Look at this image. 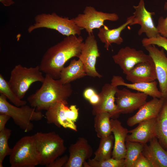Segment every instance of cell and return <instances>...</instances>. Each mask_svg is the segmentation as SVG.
Here are the masks:
<instances>
[{"label": "cell", "mask_w": 167, "mask_h": 167, "mask_svg": "<svg viewBox=\"0 0 167 167\" xmlns=\"http://www.w3.org/2000/svg\"><path fill=\"white\" fill-rule=\"evenodd\" d=\"M82 36L71 35L49 48L39 65L40 70L54 78L59 79L65 63L71 58L80 56L84 43Z\"/></svg>", "instance_id": "cell-1"}, {"label": "cell", "mask_w": 167, "mask_h": 167, "mask_svg": "<svg viewBox=\"0 0 167 167\" xmlns=\"http://www.w3.org/2000/svg\"><path fill=\"white\" fill-rule=\"evenodd\" d=\"M40 88L30 95L27 101L30 106L37 111L47 110L54 104L67 101L72 90L70 84H63L60 79L46 74Z\"/></svg>", "instance_id": "cell-2"}, {"label": "cell", "mask_w": 167, "mask_h": 167, "mask_svg": "<svg viewBox=\"0 0 167 167\" xmlns=\"http://www.w3.org/2000/svg\"><path fill=\"white\" fill-rule=\"evenodd\" d=\"M33 136L40 165H41L46 167L66 150L63 139L54 131L38 132Z\"/></svg>", "instance_id": "cell-3"}, {"label": "cell", "mask_w": 167, "mask_h": 167, "mask_svg": "<svg viewBox=\"0 0 167 167\" xmlns=\"http://www.w3.org/2000/svg\"><path fill=\"white\" fill-rule=\"evenodd\" d=\"M7 98L0 93V113L9 115L15 123L25 132H29L33 129L34 126L32 121H39L43 118V113L36 110L35 108L26 105L21 106L13 105L8 102Z\"/></svg>", "instance_id": "cell-4"}, {"label": "cell", "mask_w": 167, "mask_h": 167, "mask_svg": "<svg viewBox=\"0 0 167 167\" xmlns=\"http://www.w3.org/2000/svg\"><path fill=\"white\" fill-rule=\"evenodd\" d=\"M35 22L28 28L31 33L35 29L41 28L56 30L66 36L71 35L80 36L82 29L75 23L72 19L63 17L56 13H41L34 18Z\"/></svg>", "instance_id": "cell-5"}, {"label": "cell", "mask_w": 167, "mask_h": 167, "mask_svg": "<svg viewBox=\"0 0 167 167\" xmlns=\"http://www.w3.org/2000/svg\"><path fill=\"white\" fill-rule=\"evenodd\" d=\"M44 79L39 65L27 67L19 64L11 71L8 82L18 97L22 100L33 83H42Z\"/></svg>", "instance_id": "cell-6"}, {"label": "cell", "mask_w": 167, "mask_h": 167, "mask_svg": "<svg viewBox=\"0 0 167 167\" xmlns=\"http://www.w3.org/2000/svg\"><path fill=\"white\" fill-rule=\"evenodd\" d=\"M9 156L11 167H35L40 165L33 135L20 139L12 148Z\"/></svg>", "instance_id": "cell-7"}, {"label": "cell", "mask_w": 167, "mask_h": 167, "mask_svg": "<svg viewBox=\"0 0 167 167\" xmlns=\"http://www.w3.org/2000/svg\"><path fill=\"white\" fill-rule=\"evenodd\" d=\"M115 13H108L96 11L94 7L87 6L83 13L72 18L75 24L81 29L85 30L88 35L93 34V30L99 29L105 25L106 20L116 21L119 19Z\"/></svg>", "instance_id": "cell-8"}, {"label": "cell", "mask_w": 167, "mask_h": 167, "mask_svg": "<svg viewBox=\"0 0 167 167\" xmlns=\"http://www.w3.org/2000/svg\"><path fill=\"white\" fill-rule=\"evenodd\" d=\"M67 101L57 102L50 107L45 113L47 122L58 127L61 126L77 131L76 125L72 121V106L67 105Z\"/></svg>", "instance_id": "cell-9"}, {"label": "cell", "mask_w": 167, "mask_h": 167, "mask_svg": "<svg viewBox=\"0 0 167 167\" xmlns=\"http://www.w3.org/2000/svg\"><path fill=\"white\" fill-rule=\"evenodd\" d=\"M100 56L97 41L93 34L88 35L84 42L80 55L78 58L82 62L87 75L101 78L102 75L96 71V59Z\"/></svg>", "instance_id": "cell-10"}, {"label": "cell", "mask_w": 167, "mask_h": 167, "mask_svg": "<svg viewBox=\"0 0 167 167\" xmlns=\"http://www.w3.org/2000/svg\"><path fill=\"white\" fill-rule=\"evenodd\" d=\"M148 96L143 92H133L126 88L118 89L115 94L116 104L121 113H130L146 102Z\"/></svg>", "instance_id": "cell-11"}, {"label": "cell", "mask_w": 167, "mask_h": 167, "mask_svg": "<svg viewBox=\"0 0 167 167\" xmlns=\"http://www.w3.org/2000/svg\"><path fill=\"white\" fill-rule=\"evenodd\" d=\"M133 7L135 10L132 15L131 22L129 25L139 24L140 28L138 32L139 36L144 33L147 38H151L156 37L160 35L152 18V16L155 13L147 10L143 0H140L138 5L134 6Z\"/></svg>", "instance_id": "cell-12"}, {"label": "cell", "mask_w": 167, "mask_h": 167, "mask_svg": "<svg viewBox=\"0 0 167 167\" xmlns=\"http://www.w3.org/2000/svg\"><path fill=\"white\" fill-rule=\"evenodd\" d=\"M112 57L125 75L138 63L152 59L149 54L142 50H137L129 46L121 48Z\"/></svg>", "instance_id": "cell-13"}, {"label": "cell", "mask_w": 167, "mask_h": 167, "mask_svg": "<svg viewBox=\"0 0 167 167\" xmlns=\"http://www.w3.org/2000/svg\"><path fill=\"white\" fill-rule=\"evenodd\" d=\"M118 86L111 84H105L99 93L100 99L99 103L92 106V114L95 115L102 112H108L111 118L117 119L121 113L115 103V94L118 90Z\"/></svg>", "instance_id": "cell-14"}, {"label": "cell", "mask_w": 167, "mask_h": 167, "mask_svg": "<svg viewBox=\"0 0 167 167\" xmlns=\"http://www.w3.org/2000/svg\"><path fill=\"white\" fill-rule=\"evenodd\" d=\"M151 57L155 66L160 88L163 97L167 98V57L164 49H159L154 45L144 47Z\"/></svg>", "instance_id": "cell-15"}, {"label": "cell", "mask_w": 167, "mask_h": 167, "mask_svg": "<svg viewBox=\"0 0 167 167\" xmlns=\"http://www.w3.org/2000/svg\"><path fill=\"white\" fill-rule=\"evenodd\" d=\"M92 147L85 138H78L75 143L70 146L68 161L64 167H83L84 162L92 156Z\"/></svg>", "instance_id": "cell-16"}, {"label": "cell", "mask_w": 167, "mask_h": 167, "mask_svg": "<svg viewBox=\"0 0 167 167\" xmlns=\"http://www.w3.org/2000/svg\"><path fill=\"white\" fill-rule=\"evenodd\" d=\"M165 98L163 97L153 98L151 100L147 101L135 115L128 119L127 125L132 127L143 121L156 118L163 105Z\"/></svg>", "instance_id": "cell-17"}, {"label": "cell", "mask_w": 167, "mask_h": 167, "mask_svg": "<svg viewBox=\"0 0 167 167\" xmlns=\"http://www.w3.org/2000/svg\"><path fill=\"white\" fill-rule=\"evenodd\" d=\"M126 75V79L132 83L151 82L157 79L152 59L138 63Z\"/></svg>", "instance_id": "cell-18"}, {"label": "cell", "mask_w": 167, "mask_h": 167, "mask_svg": "<svg viewBox=\"0 0 167 167\" xmlns=\"http://www.w3.org/2000/svg\"><path fill=\"white\" fill-rule=\"evenodd\" d=\"M137 127L128 131L126 141L145 144L156 137V118L145 120L138 123Z\"/></svg>", "instance_id": "cell-19"}, {"label": "cell", "mask_w": 167, "mask_h": 167, "mask_svg": "<svg viewBox=\"0 0 167 167\" xmlns=\"http://www.w3.org/2000/svg\"><path fill=\"white\" fill-rule=\"evenodd\" d=\"M111 131L114 138L112 157L124 159L126 154V141L128 130L117 119H110Z\"/></svg>", "instance_id": "cell-20"}, {"label": "cell", "mask_w": 167, "mask_h": 167, "mask_svg": "<svg viewBox=\"0 0 167 167\" xmlns=\"http://www.w3.org/2000/svg\"><path fill=\"white\" fill-rule=\"evenodd\" d=\"M148 144L144 145L142 152L153 167H167V150L162 146L156 137Z\"/></svg>", "instance_id": "cell-21"}, {"label": "cell", "mask_w": 167, "mask_h": 167, "mask_svg": "<svg viewBox=\"0 0 167 167\" xmlns=\"http://www.w3.org/2000/svg\"><path fill=\"white\" fill-rule=\"evenodd\" d=\"M111 84L114 86H125L127 88L144 93L153 98H161L163 97L161 92L157 87L156 81L149 83H127L120 76L113 75Z\"/></svg>", "instance_id": "cell-22"}, {"label": "cell", "mask_w": 167, "mask_h": 167, "mask_svg": "<svg viewBox=\"0 0 167 167\" xmlns=\"http://www.w3.org/2000/svg\"><path fill=\"white\" fill-rule=\"evenodd\" d=\"M132 15L128 17L126 21L119 27L110 29L106 25L100 28L97 36L101 41L105 44L104 47L107 50L112 43L120 45L123 42V39L121 36L122 31L131 23Z\"/></svg>", "instance_id": "cell-23"}, {"label": "cell", "mask_w": 167, "mask_h": 167, "mask_svg": "<svg viewBox=\"0 0 167 167\" xmlns=\"http://www.w3.org/2000/svg\"><path fill=\"white\" fill-rule=\"evenodd\" d=\"M87 75L82 61L79 59H74L67 66L62 69L59 79L62 84H66Z\"/></svg>", "instance_id": "cell-24"}, {"label": "cell", "mask_w": 167, "mask_h": 167, "mask_svg": "<svg viewBox=\"0 0 167 167\" xmlns=\"http://www.w3.org/2000/svg\"><path fill=\"white\" fill-rule=\"evenodd\" d=\"M156 131L159 142L167 150V98L156 118Z\"/></svg>", "instance_id": "cell-25"}, {"label": "cell", "mask_w": 167, "mask_h": 167, "mask_svg": "<svg viewBox=\"0 0 167 167\" xmlns=\"http://www.w3.org/2000/svg\"><path fill=\"white\" fill-rule=\"evenodd\" d=\"M95 116L94 127L97 136L100 139L112 134L110 114L104 112Z\"/></svg>", "instance_id": "cell-26"}, {"label": "cell", "mask_w": 167, "mask_h": 167, "mask_svg": "<svg viewBox=\"0 0 167 167\" xmlns=\"http://www.w3.org/2000/svg\"><path fill=\"white\" fill-rule=\"evenodd\" d=\"M114 142V136L112 134L100 138L99 147L94 153L93 159L100 161L112 157Z\"/></svg>", "instance_id": "cell-27"}, {"label": "cell", "mask_w": 167, "mask_h": 167, "mask_svg": "<svg viewBox=\"0 0 167 167\" xmlns=\"http://www.w3.org/2000/svg\"><path fill=\"white\" fill-rule=\"evenodd\" d=\"M143 144L129 141H126V154L124 160L125 167H134L140 154L142 152Z\"/></svg>", "instance_id": "cell-28"}, {"label": "cell", "mask_w": 167, "mask_h": 167, "mask_svg": "<svg viewBox=\"0 0 167 167\" xmlns=\"http://www.w3.org/2000/svg\"><path fill=\"white\" fill-rule=\"evenodd\" d=\"M0 92L4 95L15 105L21 106L26 104L27 102L20 99L2 75L0 74Z\"/></svg>", "instance_id": "cell-29"}, {"label": "cell", "mask_w": 167, "mask_h": 167, "mask_svg": "<svg viewBox=\"0 0 167 167\" xmlns=\"http://www.w3.org/2000/svg\"><path fill=\"white\" fill-rule=\"evenodd\" d=\"M11 129L5 127L0 131V167H3L2 163L6 156L10 155L12 148L8 144V140L11 135Z\"/></svg>", "instance_id": "cell-30"}, {"label": "cell", "mask_w": 167, "mask_h": 167, "mask_svg": "<svg viewBox=\"0 0 167 167\" xmlns=\"http://www.w3.org/2000/svg\"><path fill=\"white\" fill-rule=\"evenodd\" d=\"M87 163L88 167H125L124 159H116L112 157L100 161L90 158Z\"/></svg>", "instance_id": "cell-31"}, {"label": "cell", "mask_w": 167, "mask_h": 167, "mask_svg": "<svg viewBox=\"0 0 167 167\" xmlns=\"http://www.w3.org/2000/svg\"><path fill=\"white\" fill-rule=\"evenodd\" d=\"M143 46L145 47L150 45H154L161 47L167 51V38L160 34L156 37L144 38L141 41Z\"/></svg>", "instance_id": "cell-32"}, {"label": "cell", "mask_w": 167, "mask_h": 167, "mask_svg": "<svg viewBox=\"0 0 167 167\" xmlns=\"http://www.w3.org/2000/svg\"><path fill=\"white\" fill-rule=\"evenodd\" d=\"M164 8L167 11V2L164 5ZM156 27L160 35L167 38V16L165 18L163 16L159 18Z\"/></svg>", "instance_id": "cell-33"}, {"label": "cell", "mask_w": 167, "mask_h": 167, "mask_svg": "<svg viewBox=\"0 0 167 167\" xmlns=\"http://www.w3.org/2000/svg\"><path fill=\"white\" fill-rule=\"evenodd\" d=\"M134 167H153L148 160L141 152L137 159Z\"/></svg>", "instance_id": "cell-34"}, {"label": "cell", "mask_w": 167, "mask_h": 167, "mask_svg": "<svg viewBox=\"0 0 167 167\" xmlns=\"http://www.w3.org/2000/svg\"><path fill=\"white\" fill-rule=\"evenodd\" d=\"M68 156L65 155L61 157H58L47 165L46 167H64L68 161Z\"/></svg>", "instance_id": "cell-35"}, {"label": "cell", "mask_w": 167, "mask_h": 167, "mask_svg": "<svg viewBox=\"0 0 167 167\" xmlns=\"http://www.w3.org/2000/svg\"><path fill=\"white\" fill-rule=\"evenodd\" d=\"M10 118L11 117L6 114L0 113V131L5 128L6 124Z\"/></svg>", "instance_id": "cell-36"}, {"label": "cell", "mask_w": 167, "mask_h": 167, "mask_svg": "<svg viewBox=\"0 0 167 167\" xmlns=\"http://www.w3.org/2000/svg\"><path fill=\"white\" fill-rule=\"evenodd\" d=\"M96 93V91L93 88H88L84 90L83 95L85 99L88 100Z\"/></svg>", "instance_id": "cell-37"}, {"label": "cell", "mask_w": 167, "mask_h": 167, "mask_svg": "<svg viewBox=\"0 0 167 167\" xmlns=\"http://www.w3.org/2000/svg\"><path fill=\"white\" fill-rule=\"evenodd\" d=\"M100 97L99 94L96 92L92 96L89 100L88 101L92 106L97 104L99 102Z\"/></svg>", "instance_id": "cell-38"}, {"label": "cell", "mask_w": 167, "mask_h": 167, "mask_svg": "<svg viewBox=\"0 0 167 167\" xmlns=\"http://www.w3.org/2000/svg\"><path fill=\"white\" fill-rule=\"evenodd\" d=\"M0 2L4 6H9L14 3L12 0H0Z\"/></svg>", "instance_id": "cell-39"}]
</instances>
